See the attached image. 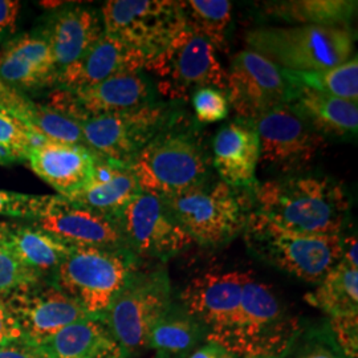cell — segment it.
I'll return each instance as SVG.
<instances>
[{"label":"cell","instance_id":"cell-1","mask_svg":"<svg viewBox=\"0 0 358 358\" xmlns=\"http://www.w3.org/2000/svg\"><path fill=\"white\" fill-rule=\"evenodd\" d=\"M256 213L285 230L341 235L349 213L344 187L325 176H284L255 189Z\"/></svg>","mask_w":358,"mask_h":358},{"label":"cell","instance_id":"cell-2","mask_svg":"<svg viewBox=\"0 0 358 358\" xmlns=\"http://www.w3.org/2000/svg\"><path fill=\"white\" fill-rule=\"evenodd\" d=\"M141 192L173 198L208 180L210 158L201 140L173 121L129 165Z\"/></svg>","mask_w":358,"mask_h":358},{"label":"cell","instance_id":"cell-3","mask_svg":"<svg viewBox=\"0 0 358 358\" xmlns=\"http://www.w3.org/2000/svg\"><path fill=\"white\" fill-rule=\"evenodd\" d=\"M245 44L292 72L327 71L355 53V38L346 27H256L245 34Z\"/></svg>","mask_w":358,"mask_h":358},{"label":"cell","instance_id":"cell-4","mask_svg":"<svg viewBox=\"0 0 358 358\" xmlns=\"http://www.w3.org/2000/svg\"><path fill=\"white\" fill-rule=\"evenodd\" d=\"M300 331L278 297L251 275L244 284L241 307L230 325L211 340L234 357L275 358L282 356Z\"/></svg>","mask_w":358,"mask_h":358},{"label":"cell","instance_id":"cell-5","mask_svg":"<svg viewBox=\"0 0 358 358\" xmlns=\"http://www.w3.org/2000/svg\"><path fill=\"white\" fill-rule=\"evenodd\" d=\"M254 255L306 282L319 284L343 259V235H310L285 230L254 211L244 229Z\"/></svg>","mask_w":358,"mask_h":358},{"label":"cell","instance_id":"cell-6","mask_svg":"<svg viewBox=\"0 0 358 358\" xmlns=\"http://www.w3.org/2000/svg\"><path fill=\"white\" fill-rule=\"evenodd\" d=\"M165 201L192 242L202 245L230 242L245 229L255 211L248 189L232 187L223 180H207Z\"/></svg>","mask_w":358,"mask_h":358},{"label":"cell","instance_id":"cell-7","mask_svg":"<svg viewBox=\"0 0 358 358\" xmlns=\"http://www.w3.org/2000/svg\"><path fill=\"white\" fill-rule=\"evenodd\" d=\"M171 307V285L166 271L161 267L140 269L137 266L101 319L124 358H129L146 348L154 324Z\"/></svg>","mask_w":358,"mask_h":358},{"label":"cell","instance_id":"cell-8","mask_svg":"<svg viewBox=\"0 0 358 358\" xmlns=\"http://www.w3.org/2000/svg\"><path fill=\"white\" fill-rule=\"evenodd\" d=\"M127 250L72 247L57 269L53 284L92 316H103L129 275L137 267Z\"/></svg>","mask_w":358,"mask_h":358},{"label":"cell","instance_id":"cell-9","mask_svg":"<svg viewBox=\"0 0 358 358\" xmlns=\"http://www.w3.org/2000/svg\"><path fill=\"white\" fill-rule=\"evenodd\" d=\"M145 69L157 78L158 90L170 100H185L192 90L227 88V71L220 64L217 48L186 27L150 57Z\"/></svg>","mask_w":358,"mask_h":358},{"label":"cell","instance_id":"cell-10","mask_svg":"<svg viewBox=\"0 0 358 358\" xmlns=\"http://www.w3.org/2000/svg\"><path fill=\"white\" fill-rule=\"evenodd\" d=\"M171 121V110L167 105L149 103L122 113L88 117L78 124L92 153L129 166Z\"/></svg>","mask_w":358,"mask_h":358},{"label":"cell","instance_id":"cell-11","mask_svg":"<svg viewBox=\"0 0 358 358\" xmlns=\"http://www.w3.org/2000/svg\"><path fill=\"white\" fill-rule=\"evenodd\" d=\"M100 13L105 34L146 53L149 59L185 27L179 1L171 0H109Z\"/></svg>","mask_w":358,"mask_h":358},{"label":"cell","instance_id":"cell-12","mask_svg":"<svg viewBox=\"0 0 358 358\" xmlns=\"http://www.w3.org/2000/svg\"><path fill=\"white\" fill-rule=\"evenodd\" d=\"M125 248L136 259L165 262L186 250L192 239L171 214L166 201L141 192L117 217Z\"/></svg>","mask_w":358,"mask_h":358},{"label":"cell","instance_id":"cell-13","mask_svg":"<svg viewBox=\"0 0 358 358\" xmlns=\"http://www.w3.org/2000/svg\"><path fill=\"white\" fill-rule=\"evenodd\" d=\"M252 122L259 137V162L282 174L307 169L325 143V138L288 103L259 115Z\"/></svg>","mask_w":358,"mask_h":358},{"label":"cell","instance_id":"cell-14","mask_svg":"<svg viewBox=\"0 0 358 358\" xmlns=\"http://www.w3.org/2000/svg\"><path fill=\"white\" fill-rule=\"evenodd\" d=\"M226 90L238 118L247 121L289 103L294 96L282 68L248 48L232 56Z\"/></svg>","mask_w":358,"mask_h":358},{"label":"cell","instance_id":"cell-15","mask_svg":"<svg viewBox=\"0 0 358 358\" xmlns=\"http://www.w3.org/2000/svg\"><path fill=\"white\" fill-rule=\"evenodd\" d=\"M23 336L44 344L65 327L92 315L55 284L40 282L1 299Z\"/></svg>","mask_w":358,"mask_h":358},{"label":"cell","instance_id":"cell-16","mask_svg":"<svg viewBox=\"0 0 358 358\" xmlns=\"http://www.w3.org/2000/svg\"><path fill=\"white\" fill-rule=\"evenodd\" d=\"M150 85L140 72L109 77L101 83L78 90H53L48 103L77 122L88 117L115 115L137 109L150 101Z\"/></svg>","mask_w":358,"mask_h":358},{"label":"cell","instance_id":"cell-17","mask_svg":"<svg viewBox=\"0 0 358 358\" xmlns=\"http://www.w3.org/2000/svg\"><path fill=\"white\" fill-rule=\"evenodd\" d=\"M32 224L72 247L127 250L115 217L76 205L60 195H50L45 208Z\"/></svg>","mask_w":358,"mask_h":358},{"label":"cell","instance_id":"cell-18","mask_svg":"<svg viewBox=\"0 0 358 358\" xmlns=\"http://www.w3.org/2000/svg\"><path fill=\"white\" fill-rule=\"evenodd\" d=\"M251 272H208L192 279L182 292L185 310L199 321L207 341L223 332L235 319Z\"/></svg>","mask_w":358,"mask_h":358},{"label":"cell","instance_id":"cell-19","mask_svg":"<svg viewBox=\"0 0 358 358\" xmlns=\"http://www.w3.org/2000/svg\"><path fill=\"white\" fill-rule=\"evenodd\" d=\"M148 59L146 53L103 32L76 63L57 75L56 84L63 90L90 87L109 77L140 72Z\"/></svg>","mask_w":358,"mask_h":358},{"label":"cell","instance_id":"cell-20","mask_svg":"<svg viewBox=\"0 0 358 358\" xmlns=\"http://www.w3.org/2000/svg\"><path fill=\"white\" fill-rule=\"evenodd\" d=\"M0 78L17 90L56 84V63L44 31L11 38L1 48Z\"/></svg>","mask_w":358,"mask_h":358},{"label":"cell","instance_id":"cell-21","mask_svg":"<svg viewBox=\"0 0 358 358\" xmlns=\"http://www.w3.org/2000/svg\"><path fill=\"white\" fill-rule=\"evenodd\" d=\"M213 152V164L220 180L232 187L255 190L260 146L252 121L238 118L224 125L214 138Z\"/></svg>","mask_w":358,"mask_h":358},{"label":"cell","instance_id":"cell-22","mask_svg":"<svg viewBox=\"0 0 358 358\" xmlns=\"http://www.w3.org/2000/svg\"><path fill=\"white\" fill-rule=\"evenodd\" d=\"M96 158L83 146L44 141L31 149L27 161L38 178L69 199L90 179Z\"/></svg>","mask_w":358,"mask_h":358},{"label":"cell","instance_id":"cell-23","mask_svg":"<svg viewBox=\"0 0 358 358\" xmlns=\"http://www.w3.org/2000/svg\"><path fill=\"white\" fill-rule=\"evenodd\" d=\"M51 45L57 75L77 60L101 38V13L90 7L69 6L52 16L44 29Z\"/></svg>","mask_w":358,"mask_h":358},{"label":"cell","instance_id":"cell-24","mask_svg":"<svg viewBox=\"0 0 358 358\" xmlns=\"http://www.w3.org/2000/svg\"><path fill=\"white\" fill-rule=\"evenodd\" d=\"M138 194L130 167L97 157L90 179L68 201L115 219Z\"/></svg>","mask_w":358,"mask_h":358},{"label":"cell","instance_id":"cell-25","mask_svg":"<svg viewBox=\"0 0 358 358\" xmlns=\"http://www.w3.org/2000/svg\"><path fill=\"white\" fill-rule=\"evenodd\" d=\"M288 105L324 138H352L357 134L356 103L294 85V96Z\"/></svg>","mask_w":358,"mask_h":358},{"label":"cell","instance_id":"cell-26","mask_svg":"<svg viewBox=\"0 0 358 358\" xmlns=\"http://www.w3.org/2000/svg\"><path fill=\"white\" fill-rule=\"evenodd\" d=\"M0 229L13 255L43 282L55 279L60 264L72 250V245L63 243L34 224L0 222Z\"/></svg>","mask_w":358,"mask_h":358},{"label":"cell","instance_id":"cell-27","mask_svg":"<svg viewBox=\"0 0 358 358\" xmlns=\"http://www.w3.org/2000/svg\"><path fill=\"white\" fill-rule=\"evenodd\" d=\"M43 345L52 358H124L101 316L76 321L56 333Z\"/></svg>","mask_w":358,"mask_h":358},{"label":"cell","instance_id":"cell-28","mask_svg":"<svg viewBox=\"0 0 358 358\" xmlns=\"http://www.w3.org/2000/svg\"><path fill=\"white\" fill-rule=\"evenodd\" d=\"M206 337L203 325L185 309L170 308L166 315L154 324L148 336L146 348L153 349L157 358H183Z\"/></svg>","mask_w":358,"mask_h":358},{"label":"cell","instance_id":"cell-29","mask_svg":"<svg viewBox=\"0 0 358 358\" xmlns=\"http://www.w3.org/2000/svg\"><path fill=\"white\" fill-rule=\"evenodd\" d=\"M272 17L296 22L300 26L346 27L353 19L357 1L352 0H289L266 3Z\"/></svg>","mask_w":358,"mask_h":358},{"label":"cell","instance_id":"cell-30","mask_svg":"<svg viewBox=\"0 0 358 358\" xmlns=\"http://www.w3.org/2000/svg\"><path fill=\"white\" fill-rule=\"evenodd\" d=\"M306 299L331 319L358 315V269L340 260Z\"/></svg>","mask_w":358,"mask_h":358},{"label":"cell","instance_id":"cell-31","mask_svg":"<svg viewBox=\"0 0 358 358\" xmlns=\"http://www.w3.org/2000/svg\"><path fill=\"white\" fill-rule=\"evenodd\" d=\"M185 27L208 40L217 50H224L231 24L232 4L229 0L179 1Z\"/></svg>","mask_w":358,"mask_h":358},{"label":"cell","instance_id":"cell-32","mask_svg":"<svg viewBox=\"0 0 358 358\" xmlns=\"http://www.w3.org/2000/svg\"><path fill=\"white\" fill-rule=\"evenodd\" d=\"M285 78L296 87L316 90L352 103L358 101V60H350L320 72H292L282 69Z\"/></svg>","mask_w":358,"mask_h":358},{"label":"cell","instance_id":"cell-33","mask_svg":"<svg viewBox=\"0 0 358 358\" xmlns=\"http://www.w3.org/2000/svg\"><path fill=\"white\" fill-rule=\"evenodd\" d=\"M29 129L47 141L87 148L80 124L64 113L47 106L45 103L35 105Z\"/></svg>","mask_w":358,"mask_h":358},{"label":"cell","instance_id":"cell-34","mask_svg":"<svg viewBox=\"0 0 358 358\" xmlns=\"http://www.w3.org/2000/svg\"><path fill=\"white\" fill-rule=\"evenodd\" d=\"M44 141L47 140L34 133L22 121L0 110V165L27 161L31 149Z\"/></svg>","mask_w":358,"mask_h":358},{"label":"cell","instance_id":"cell-35","mask_svg":"<svg viewBox=\"0 0 358 358\" xmlns=\"http://www.w3.org/2000/svg\"><path fill=\"white\" fill-rule=\"evenodd\" d=\"M280 358H348L336 343L331 328H313L296 333Z\"/></svg>","mask_w":358,"mask_h":358},{"label":"cell","instance_id":"cell-36","mask_svg":"<svg viewBox=\"0 0 358 358\" xmlns=\"http://www.w3.org/2000/svg\"><path fill=\"white\" fill-rule=\"evenodd\" d=\"M43 282L13 255L0 229V300L17 289Z\"/></svg>","mask_w":358,"mask_h":358},{"label":"cell","instance_id":"cell-37","mask_svg":"<svg viewBox=\"0 0 358 358\" xmlns=\"http://www.w3.org/2000/svg\"><path fill=\"white\" fill-rule=\"evenodd\" d=\"M229 99L224 90L206 87L192 94V108L195 117L202 124H215L229 115Z\"/></svg>","mask_w":358,"mask_h":358},{"label":"cell","instance_id":"cell-38","mask_svg":"<svg viewBox=\"0 0 358 358\" xmlns=\"http://www.w3.org/2000/svg\"><path fill=\"white\" fill-rule=\"evenodd\" d=\"M50 195H31L0 190V215L36 219L48 203Z\"/></svg>","mask_w":358,"mask_h":358},{"label":"cell","instance_id":"cell-39","mask_svg":"<svg viewBox=\"0 0 358 358\" xmlns=\"http://www.w3.org/2000/svg\"><path fill=\"white\" fill-rule=\"evenodd\" d=\"M36 103L27 99L20 90H15L0 78V110L13 115L29 128Z\"/></svg>","mask_w":358,"mask_h":358},{"label":"cell","instance_id":"cell-40","mask_svg":"<svg viewBox=\"0 0 358 358\" xmlns=\"http://www.w3.org/2000/svg\"><path fill=\"white\" fill-rule=\"evenodd\" d=\"M331 331L336 343L341 348L348 358L358 356V315H348L333 317Z\"/></svg>","mask_w":358,"mask_h":358},{"label":"cell","instance_id":"cell-41","mask_svg":"<svg viewBox=\"0 0 358 358\" xmlns=\"http://www.w3.org/2000/svg\"><path fill=\"white\" fill-rule=\"evenodd\" d=\"M0 358H52L43 344H38L24 336L0 344Z\"/></svg>","mask_w":358,"mask_h":358},{"label":"cell","instance_id":"cell-42","mask_svg":"<svg viewBox=\"0 0 358 358\" xmlns=\"http://www.w3.org/2000/svg\"><path fill=\"white\" fill-rule=\"evenodd\" d=\"M20 11V3L16 0H0V38L13 35Z\"/></svg>","mask_w":358,"mask_h":358},{"label":"cell","instance_id":"cell-43","mask_svg":"<svg viewBox=\"0 0 358 358\" xmlns=\"http://www.w3.org/2000/svg\"><path fill=\"white\" fill-rule=\"evenodd\" d=\"M22 336L23 333L20 331L17 322L13 319L11 312L0 300V344L13 341Z\"/></svg>","mask_w":358,"mask_h":358},{"label":"cell","instance_id":"cell-44","mask_svg":"<svg viewBox=\"0 0 358 358\" xmlns=\"http://www.w3.org/2000/svg\"><path fill=\"white\" fill-rule=\"evenodd\" d=\"M189 358H236L229 353L224 348L215 343L208 341L206 345L195 349Z\"/></svg>","mask_w":358,"mask_h":358},{"label":"cell","instance_id":"cell-45","mask_svg":"<svg viewBox=\"0 0 358 358\" xmlns=\"http://www.w3.org/2000/svg\"><path fill=\"white\" fill-rule=\"evenodd\" d=\"M357 238L356 236H350L344 239V248H343V262H345L346 264L352 268L358 269V257H357Z\"/></svg>","mask_w":358,"mask_h":358},{"label":"cell","instance_id":"cell-46","mask_svg":"<svg viewBox=\"0 0 358 358\" xmlns=\"http://www.w3.org/2000/svg\"><path fill=\"white\" fill-rule=\"evenodd\" d=\"M103 358H122V357H120V356H110V357H103Z\"/></svg>","mask_w":358,"mask_h":358},{"label":"cell","instance_id":"cell-47","mask_svg":"<svg viewBox=\"0 0 358 358\" xmlns=\"http://www.w3.org/2000/svg\"><path fill=\"white\" fill-rule=\"evenodd\" d=\"M275 358H280V356H279V357H275Z\"/></svg>","mask_w":358,"mask_h":358}]
</instances>
